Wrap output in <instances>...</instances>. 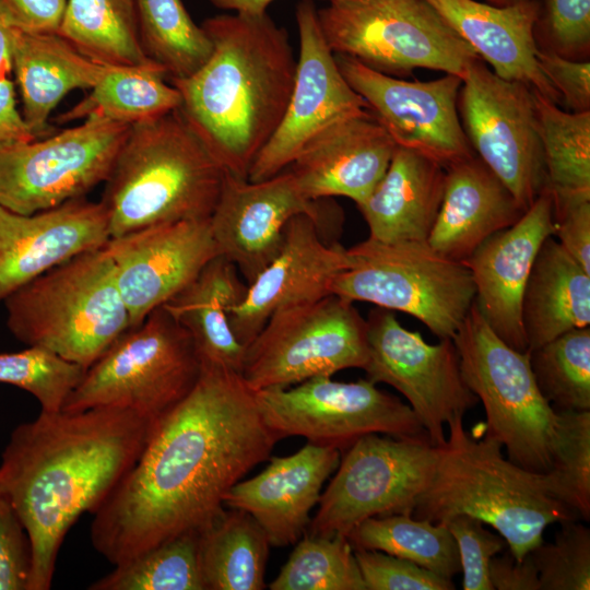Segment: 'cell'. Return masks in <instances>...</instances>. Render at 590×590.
I'll list each match as a JSON object with an SVG mask.
<instances>
[{"label": "cell", "instance_id": "36", "mask_svg": "<svg viewBox=\"0 0 590 590\" xmlns=\"http://www.w3.org/2000/svg\"><path fill=\"white\" fill-rule=\"evenodd\" d=\"M347 538L353 548L404 558L447 579L461 571L457 543L442 522L409 514L371 517L356 526Z\"/></svg>", "mask_w": 590, "mask_h": 590}, {"label": "cell", "instance_id": "50", "mask_svg": "<svg viewBox=\"0 0 590 590\" xmlns=\"http://www.w3.org/2000/svg\"><path fill=\"white\" fill-rule=\"evenodd\" d=\"M67 0H0V8L12 27L40 34L58 32Z\"/></svg>", "mask_w": 590, "mask_h": 590}, {"label": "cell", "instance_id": "53", "mask_svg": "<svg viewBox=\"0 0 590 590\" xmlns=\"http://www.w3.org/2000/svg\"><path fill=\"white\" fill-rule=\"evenodd\" d=\"M13 27L0 8V81L12 72L11 43Z\"/></svg>", "mask_w": 590, "mask_h": 590}, {"label": "cell", "instance_id": "35", "mask_svg": "<svg viewBox=\"0 0 590 590\" xmlns=\"http://www.w3.org/2000/svg\"><path fill=\"white\" fill-rule=\"evenodd\" d=\"M157 66L106 67L91 93L59 117L67 122L97 116L135 125L180 107L178 90Z\"/></svg>", "mask_w": 590, "mask_h": 590}, {"label": "cell", "instance_id": "12", "mask_svg": "<svg viewBox=\"0 0 590 590\" xmlns=\"http://www.w3.org/2000/svg\"><path fill=\"white\" fill-rule=\"evenodd\" d=\"M345 450L321 493L308 534L349 536L368 518L412 515L433 479L439 456V447L428 438L378 433L359 437Z\"/></svg>", "mask_w": 590, "mask_h": 590}, {"label": "cell", "instance_id": "2", "mask_svg": "<svg viewBox=\"0 0 590 590\" xmlns=\"http://www.w3.org/2000/svg\"><path fill=\"white\" fill-rule=\"evenodd\" d=\"M160 421L102 406L40 412L15 427L1 456L0 496L14 508L30 539L27 590L50 589L68 531L82 514L98 510Z\"/></svg>", "mask_w": 590, "mask_h": 590}, {"label": "cell", "instance_id": "13", "mask_svg": "<svg viewBox=\"0 0 590 590\" xmlns=\"http://www.w3.org/2000/svg\"><path fill=\"white\" fill-rule=\"evenodd\" d=\"M131 126L90 116L43 140L0 142V206L33 214L105 182Z\"/></svg>", "mask_w": 590, "mask_h": 590}, {"label": "cell", "instance_id": "41", "mask_svg": "<svg viewBox=\"0 0 590 590\" xmlns=\"http://www.w3.org/2000/svg\"><path fill=\"white\" fill-rule=\"evenodd\" d=\"M557 412L550 453L551 476L560 499L585 520L590 519V411Z\"/></svg>", "mask_w": 590, "mask_h": 590}, {"label": "cell", "instance_id": "33", "mask_svg": "<svg viewBox=\"0 0 590 590\" xmlns=\"http://www.w3.org/2000/svg\"><path fill=\"white\" fill-rule=\"evenodd\" d=\"M57 34L104 67L157 66L142 47L134 0H67Z\"/></svg>", "mask_w": 590, "mask_h": 590}, {"label": "cell", "instance_id": "15", "mask_svg": "<svg viewBox=\"0 0 590 590\" xmlns=\"http://www.w3.org/2000/svg\"><path fill=\"white\" fill-rule=\"evenodd\" d=\"M458 111L473 151L527 211L546 189L533 90L479 58L462 79Z\"/></svg>", "mask_w": 590, "mask_h": 590}, {"label": "cell", "instance_id": "37", "mask_svg": "<svg viewBox=\"0 0 590 590\" xmlns=\"http://www.w3.org/2000/svg\"><path fill=\"white\" fill-rule=\"evenodd\" d=\"M146 56L170 80L193 74L212 54V43L181 0H134Z\"/></svg>", "mask_w": 590, "mask_h": 590}, {"label": "cell", "instance_id": "49", "mask_svg": "<svg viewBox=\"0 0 590 590\" xmlns=\"http://www.w3.org/2000/svg\"><path fill=\"white\" fill-rule=\"evenodd\" d=\"M553 213L556 240L590 274V200L553 206Z\"/></svg>", "mask_w": 590, "mask_h": 590}, {"label": "cell", "instance_id": "47", "mask_svg": "<svg viewBox=\"0 0 590 590\" xmlns=\"http://www.w3.org/2000/svg\"><path fill=\"white\" fill-rule=\"evenodd\" d=\"M545 25L559 55L576 56L590 46V0H546Z\"/></svg>", "mask_w": 590, "mask_h": 590}, {"label": "cell", "instance_id": "43", "mask_svg": "<svg viewBox=\"0 0 590 590\" xmlns=\"http://www.w3.org/2000/svg\"><path fill=\"white\" fill-rule=\"evenodd\" d=\"M553 542H542L530 554L541 590L590 589V530L577 520L559 522Z\"/></svg>", "mask_w": 590, "mask_h": 590}, {"label": "cell", "instance_id": "10", "mask_svg": "<svg viewBox=\"0 0 590 590\" xmlns=\"http://www.w3.org/2000/svg\"><path fill=\"white\" fill-rule=\"evenodd\" d=\"M452 341L463 380L484 406L485 436L498 441L514 463L546 473L557 412L538 388L529 352L505 343L486 323L475 302Z\"/></svg>", "mask_w": 590, "mask_h": 590}, {"label": "cell", "instance_id": "3", "mask_svg": "<svg viewBox=\"0 0 590 590\" xmlns=\"http://www.w3.org/2000/svg\"><path fill=\"white\" fill-rule=\"evenodd\" d=\"M201 27L212 54L193 74L170 83L178 110L222 168L247 179L278 129L296 74L287 31L266 13H226Z\"/></svg>", "mask_w": 590, "mask_h": 590}, {"label": "cell", "instance_id": "19", "mask_svg": "<svg viewBox=\"0 0 590 590\" xmlns=\"http://www.w3.org/2000/svg\"><path fill=\"white\" fill-rule=\"evenodd\" d=\"M295 17L299 55L293 90L282 121L249 168V181L283 172L327 127L368 108L342 75L320 31L312 0H302Z\"/></svg>", "mask_w": 590, "mask_h": 590}, {"label": "cell", "instance_id": "28", "mask_svg": "<svg viewBox=\"0 0 590 590\" xmlns=\"http://www.w3.org/2000/svg\"><path fill=\"white\" fill-rule=\"evenodd\" d=\"M445 168L413 150L398 146L371 192L357 205L369 238L382 243L427 240L436 221Z\"/></svg>", "mask_w": 590, "mask_h": 590}, {"label": "cell", "instance_id": "29", "mask_svg": "<svg viewBox=\"0 0 590 590\" xmlns=\"http://www.w3.org/2000/svg\"><path fill=\"white\" fill-rule=\"evenodd\" d=\"M246 287L236 266L220 255L163 305L189 332L201 367L240 374L246 347L231 328L229 311L241 300Z\"/></svg>", "mask_w": 590, "mask_h": 590}, {"label": "cell", "instance_id": "31", "mask_svg": "<svg viewBox=\"0 0 590 590\" xmlns=\"http://www.w3.org/2000/svg\"><path fill=\"white\" fill-rule=\"evenodd\" d=\"M520 314L528 351L590 324V274L553 236L534 259Z\"/></svg>", "mask_w": 590, "mask_h": 590}, {"label": "cell", "instance_id": "6", "mask_svg": "<svg viewBox=\"0 0 590 590\" xmlns=\"http://www.w3.org/2000/svg\"><path fill=\"white\" fill-rule=\"evenodd\" d=\"M10 332L87 369L130 329L113 263L102 248L50 269L4 299Z\"/></svg>", "mask_w": 590, "mask_h": 590}, {"label": "cell", "instance_id": "26", "mask_svg": "<svg viewBox=\"0 0 590 590\" xmlns=\"http://www.w3.org/2000/svg\"><path fill=\"white\" fill-rule=\"evenodd\" d=\"M502 79L528 85L557 103L560 95L536 59L540 5L520 0L495 5L477 0H425Z\"/></svg>", "mask_w": 590, "mask_h": 590}, {"label": "cell", "instance_id": "54", "mask_svg": "<svg viewBox=\"0 0 590 590\" xmlns=\"http://www.w3.org/2000/svg\"><path fill=\"white\" fill-rule=\"evenodd\" d=\"M214 7L221 10L244 14L266 13L268 7L274 0H209Z\"/></svg>", "mask_w": 590, "mask_h": 590}, {"label": "cell", "instance_id": "25", "mask_svg": "<svg viewBox=\"0 0 590 590\" xmlns=\"http://www.w3.org/2000/svg\"><path fill=\"white\" fill-rule=\"evenodd\" d=\"M340 459L339 449L309 441L293 455L270 456L263 471L227 492L224 506L249 514L272 546L295 544L307 532L310 511Z\"/></svg>", "mask_w": 590, "mask_h": 590}, {"label": "cell", "instance_id": "55", "mask_svg": "<svg viewBox=\"0 0 590 590\" xmlns=\"http://www.w3.org/2000/svg\"><path fill=\"white\" fill-rule=\"evenodd\" d=\"M487 1L491 2V4H495V5H507V4L518 2L520 0H487Z\"/></svg>", "mask_w": 590, "mask_h": 590}, {"label": "cell", "instance_id": "56", "mask_svg": "<svg viewBox=\"0 0 590 590\" xmlns=\"http://www.w3.org/2000/svg\"><path fill=\"white\" fill-rule=\"evenodd\" d=\"M324 1H327V0H324Z\"/></svg>", "mask_w": 590, "mask_h": 590}, {"label": "cell", "instance_id": "52", "mask_svg": "<svg viewBox=\"0 0 590 590\" xmlns=\"http://www.w3.org/2000/svg\"><path fill=\"white\" fill-rule=\"evenodd\" d=\"M36 137L24 121L16 107L15 91L12 81H0V142L35 140Z\"/></svg>", "mask_w": 590, "mask_h": 590}, {"label": "cell", "instance_id": "18", "mask_svg": "<svg viewBox=\"0 0 590 590\" xmlns=\"http://www.w3.org/2000/svg\"><path fill=\"white\" fill-rule=\"evenodd\" d=\"M337 64L398 146L413 150L444 168L474 151L458 111L462 79L447 74L432 81H405L334 55Z\"/></svg>", "mask_w": 590, "mask_h": 590}, {"label": "cell", "instance_id": "20", "mask_svg": "<svg viewBox=\"0 0 590 590\" xmlns=\"http://www.w3.org/2000/svg\"><path fill=\"white\" fill-rule=\"evenodd\" d=\"M110 259L130 329L182 291L216 256L210 217L144 227L103 246Z\"/></svg>", "mask_w": 590, "mask_h": 590}, {"label": "cell", "instance_id": "32", "mask_svg": "<svg viewBox=\"0 0 590 590\" xmlns=\"http://www.w3.org/2000/svg\"><path fill=\"white\" fill-rule=\"evenodd\" d=\"M270 542L247 512L224 509L200 531V565L205 590H262Z\"/></svg>", "mask_w": 590, "mask_h": 590}, {"label": "cell", "instance_id": "8", "mask_svg": "<svg viewBox=\"0 0 590 590\" xmlns=\"http://www.w3.org/2000/svg\"><path fill=\"white\" fill-rule=\"evenodd\" d=\"M317 9L334 55L391 76L432 69L461 79L480 57L425 0H327Z\"/></svg>", "mask_w": 590, "mask_h": 590}, {"label": "cell", "instance_id": "24", "mask_svg": "<svg viewBox=\"0 0 590 590\" xmlns=\"http://www.w3.org/2000/svg\"><path fill=\"white\" fill-rule=\"evenodd\" d=\"M397 148L367 108L314 137L286 169L308 199L345 197L358 204L382 178Z\"/></svg>", "mask_w": 590, "mask_h": 590}, {"label": "cell", "instance_id": "45", "mask_svg": "<svg viewBox=\"0 0 590 590\" xmlns=\"http://www.w3.org/2000/svg\"><path fill=\"white\" fill-rule=\"evenodd\" d=\"M366 590H453L451 579L376 550L353 548Z\"/></svg>", "mask_w": 590, "mask_h": 590}, {"label": "cell", "instance_id": "23", "mask_svg": "<svg viewBox=\"0 0 590 590\" xmlns=\"http://www.w3.org/2000/svg\"><path fill=\"white\" fill-rule=\"evenodd\" d=\"M110 238L103 203L83 198L33 214L0 206V303L50 269Z\"/></svg>", "mask_w": 590, "mask_h": 590}, {"label": "cell", "instance_id": "21", "mask_svg": "<svg viewBox=\"0 0 590 590\" xmlns=\"http://www.w3.org/2000/svg\"><path fill=\"white\" fill-rule=\"evenodd\" d=\"M350 266L347 249L328 243L309 215L293 216L279 252L229 311L235 337L247 347L276 311L333 294L334 280Z\"/></svg>", "mask_w": 590, "mask_h": 590}, {"label": "cell", "instance_id": "42", "mask_svg": "<svg viewBox=\"0 0 590 590\" xmlns=\"http://www.w3.org/2000/svg\"><path fill=\"white\" fill-rule=\"evenodd\" d=\"M85 370L39 346L0 353V384L15 386L33 394L40 404V412L45 413L62 410Z\"/></svg>", "mask_w": 590, "mask_h": 590}, {"label": "cell", "instance_id": "44", "mask_svg": "<svg viewBox=\"0 0 590 590\" xmlns=\"http://www.w3.org/2000/svg\"><path fill=\"white\" fill-rule=\"evenodd\" d=\"M442 523L457 543L463 590H494L489 579V562L503 551L506 544L503 536L468 515L453 516Z\"/></svg>", "mask_w": 590, "mask_h": 590}, {"label": "cell", "instance_id": "40", "mask_svg": "<svg viewBox=\"0 0 590 590\" xmlns=\"http://www.w3.org/2000/svg\"><path fill=\"white\" fill-rule=\"evenodd\" d=\"M295 544L271 590H366L347 536L305 533Z\"/></svg>", "mask_w": 590, "mask_h": 590}, {"label": "cell", "instance_id": "17", "mask_svg": "<svg viewBox=\"0 0 590 590\" xmlns=\"http://www.w3.org/2000/svg\"><path fill=\"white\" fill-rule=\"evenodd\" d=\"M368 362L366 379L398 390L409 402L429 441H446L444 425L463 417L479 399L460 369L452 339L427 343L417 331L404 328L392 310L376 307L366 319Z\"/></svg>", "mask_w": 590, "mask_h": 590}, {"label": "cell", "instance_id": "51", "mask_svg": "<svg viewBox=\"0 0 590 590\" xmlns=\"http://www.w3.org/2000/svg\"><path fill=\"white\" fill-rule=\"evenodd\" d=\"M489 579L497 590H541L539 574L530 554L517 559L507 550L495 555L489 562Z\"/></svg>", "mask_w": 590, "mask_h": 590}, {"label": "cell", "instance_id": "14", "mask_svg": "<svg viewBox=\"0 0 590 590\" xmlns=\"http://www.w3.org/2000/svg\"><path fill=\"white\" fill-rule=\"evenodd\" d=\"M257 399L280 439L302 436L341 451L371 433L428 438L409 404L367 379L344 382L320 376L293 388L259 390Z\"/></svg>", "mask_w": 590, "mask_h": 590}, {"label": "cell", "instance_id": "1", "mask_svg": "<svg viewBox=\"0 0 590 590\" xmlns=\"http://www.w3.org/2000/svg\"><path fill=\"white\" fill-rule=\"evenodd\" d=\"M280 437L239 373L201 367L188 393L155 426L135 463L94 514L91 542L114 565L187 531L225 508L227 492Z\"/></svg>", "mask_w": 590, "mask_h": 590}, {"label": "cell", "instance_id": "27", "mask_svg": "<svg viewBox=\"0 0 590 590\" xmlns=\"http://www.w3.org/2000/svg\"><path fill=\"white\" fill-rule=\"evenodd\" d=\"M526 211L475 154L445 168L440 208L427 243L463 262L491 235L514 225Z\"/></svg>", "mask_w": 590, "mask_h": 590}, {"label": "cell", "instance_id": "22", "mask_svg": "<svg viewBox=\"0 0 590 590\" xmlns=\"http://www.w3.org/2000/svg\"><path fill=\"white\" fill-rule=\"evenodd\" d=\"M554 231L553 201L545 189L514 225L487 237L463 261L472 275L480 314L519 352H528L520 314L523 290L543 241Z\"/></svg>", "mask_w": 590, "mask_h": 590}, {"label": "cell", "instance_id": "16", "mask_svg": "<svg viewBox=\"0 0 590 590\" xmlns=\"http://www.w3.org/2000/svg\"><path fill=\"white\" fill-rule=\"evenodd\" d=\"M300 213L315 221L328 243H338L344 213L333 198L308 199L287 169L261 181L224 170L210 226L219 253L249 284L279 252L288 221Z\"/></svg>", "mask_w": 590, "mask_h": 590}, {"label": "cell", "instance_id": "9", "mask_svg": "<svg viewBox=\"0 0 590 590\" xmlns=\"http://www.w3.org/2000/svg\"><path fill=\"white\" fill-rule=\"evenodd\" d=\"M347 251L351 266L334 280L333 294L408 314L439 339L453 338L475 299L463 262L442 256L427 240L368 237Z\"/></svg>", "mask_w": 590, "mask_h": 590}, {"label": "cell", "instance_id": "46", "mask_svg": "<svg viewBox=\"0 0 590 590\" xmlns=\"http://www.w3.org/2000/svg\"><path fill=\"white\" fill-rule=\"evenodd\" d=\"M31 567L27 532L11 504L0 496V590H27Z\"/></svg>", "mask_w": 590, "mask_h": 590}, {"label": "cell", "instance_id": "38", "mask_svg": "<svg viewBox=\"0 0 590 590\" xmlns=\"http://www.w3.org/2000/svg\"><path fill=\"white\" fill-rule=\"evenodd\" d=\"M90 590H205L200 565V531L178 534L115 565Z\"/></svg>", "mask_w": 590, "mask_h": 590}, {"label": "cell", "instance_id": "5", "mask_svg": "<svg viewBox=\"0 0 590 590\" xmlns=\"http://www.w3.org/2000/svg\"><path fill=\"white\" fill-rule=\"evenodd\" d=\"M223 177L224 169L178 109L132 125L101 200L110 238L209 219Z\"/></svg>", "mask_w": 590, "mask_h": 590}, {"label": "cell", "instance_id": "11", "mask_svg": "<svg viewBox=\"0 0 590 590\" xmlns=\"http://www.w3.org/2000/svg\"><path fill=\"white\" fill-rule=\"evenodd\" d=\"M367 322L353 302L330 294L273 314L247 345L240 375L255 391L364 369Z\"/></svg>", "mask_w": 590, "mask_h": 590}, {"label": "cell", "instance_id": "34", "mask_svg": "<svg viewBox=\"0 0 590 590\" xmlns=\"http://www.w3.org/2000/svg\"><path fill=\"white\" fill-rule=\"evenodd\" d=\"M553 206L590 200V110L565 111L533 91Z\"/></svg>", "mask_w": 590, "mask_h": 590}, {"label": "cell", "instance_id": "4", "mask_svg": "<svg viewBox=\"0 0 590 590\" xmlns=\"http://www.w3.org/2000/svg\"><path fill=\"white\" fill-rule=\"evenodd\" d=\"M435 473L412 516L432 522L468 515L494 528L517 559L543 542L547 526L578 516L559 497L548 473L529 471L503 455L491 437L476 439L463 417L450 423Z\"/></svg>", "mask_w": 590, "mask_h": 590}, {"label": "cell", "instance_id": "39", "mask_svg": "<svg viewBox=\"0 0 590 590\" xmlns=\"http://www.w3.org/2000/svg\"><path fill=\"white\" fill-rule=\"evenodd\" d=\"M529 352L542 396L560 411H590V328H576Z\"/></svg>", "mask_w": 590, "mask_h": 590}, {"label": "cell", "instance_id": "7", "mask_svg": "<svg viewBox=\"0 0 590 590\" xmlns=\"http://www.w3.org/2000/svg\"><path fill=\"white\" fill-rule=\"evenodd\" d=\"M200 374L189 332L162 305L85 370L61 411L109 406L160 421L188 396Z\"/></svg>", "mask_w": 590, "mask_h": 590}, {"label": "cell", "instance_id": "30", "mask_svg": "<svg viewBox=\"0 0 590 590\" xmlns=\"http://www.w3.org/2000/svg\"><path fill=\"white\" fill-rule=\"evenodd\" d=\"M11 63L22 97V117L37 138L54 108L71 91L92 88L105 71L56 33L12 31Z\"/></svg>", "mask_w": 590, "mask_h": 590}, {"label": "cell", "instance_id": "48", "mask_svg": "<svg viewBox=\"0 0 590 590\" xmlns=\"http://www.w3.org/2000/svg\"><path fill=\"white\" fill-rule=\"evenodd\" d=\"M541 70L571 111L590 110V62L538 50Z\"/></svg>", "mask_w": 590, "mask_h": 590}]
</instances>
